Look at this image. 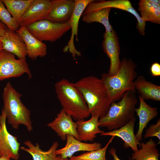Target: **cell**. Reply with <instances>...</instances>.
I'll return each mask as SVG.
<instances>
[{
	"instance_id": "484cf974",
	"label": "cell",
	"mask_w": 160,
	"mask_h": 160,
	"mask_svg": "<svg viewBox=\"0 0 160 160\" xmlns=\"http://www.w3.org/2000/svg\"><path fill=\"white\" fill-rule=\"evenodd\" d=\"M33 0H2L16 24L20 26L24 13Z\"/></svg>"
},
{
	"instance_id": "ffe728a7",
	"label": "cell",
	"mask_w": 160,
	"mask_h": 160,
	"mask_svg": "<svg viewBox=\"0 0 160 160\" xmlns=\"http://www.w3.org/2000/svg\"><path fill=\"white\" fill-rule=\"evenodd\" d=\"M99 118L92 116L88 120L84 119L78 120L76 122L80 141L93 142L96 137V135L104 132L99 128Z\"/></svg>"
},
{
	"instance_id": "5bb4252c",
	"label": "cell",
	"mask_w": 160,
	"mask_h": 160,
	"mask_svg": "<svg viewBox=\"0 0 160 160\" xmlns=\"http://www.w3.org/2000/svg\"><path fill=\"white\" fill-rule=\"evenodd\" d=\"M75 5L74 0L51 1V8L46 19L59 23H67L72 17Z\"/></svg>"
},
{
	"instance_id": "603a6c76",
	"label": "cell",
	"mask_w": 160,
	"mask_h": 160,
	"mask_svg": "<svg viewBox=\"0 0 160 160\" xmlns=\"http://www.w3.org/2000/svg\"><path fill=\"white\" fill-rule=\"evenodd\" d=\"M138 5L140 16L144 21L160 23V5L154 0H140Z\"/></svg>"
},
{
	"instance_id": "83f0119b",
	"label": "cell",
	"mask_w": 160,
	"mask_h": 160,
	"mask_svg": "<svg viewBox=\"0 0 160 160\" xmlns=\"http://www.w3.org/2000/svg\"><path fill=\"white\" fill-rule=\"evenodd\" d=\"M0 20L10 29L16 31L19 27L4 6L2 0H0Z\"/></svg>"
},
{
	"instance_id": "ac0fdd59",
	"label": "cell",
	"mask_w": 160,
	"mask_h": 160,
	"mask_svg": "<svg viewBox=\"0 0 160 160\" xmlns=\"http://www.w3.org/2000/svg\"><path fill=\"white\" fill-rule=\"evenodd\" d=\"M66 143L65 146L57 149L55 153L62 158L71 157L75 152L81 151H89L96 150L102 148V145L99 142L87 143L81 142L70 135H67Z\"/></svg>"
},
{
	"instance_id": "836d02e7",
	"label": "cell",
	"mask_w": 160,
	"mask_h": 160,
	"mask_svg": "<svg viewBox=\"0 0 160 160\" xmlns=\"http://www.w3.org/2000/svg\"><path fill=\"white\" fill-rule=\"evenodd\" d=\"M57 157V160H70L68 159L67 158H62L60 155H58Z\"/></svg>"
},
{
	"instance_id": "f1b7e54d",
	"label": "cell",
	"mask_w": 160,
	"mask_h": 160,
	"mask_svg": "<svg viewBox=\"0 0 160 160\" xmlns=\"http://www.w3.org/2000/svg\"><path fill=\"white\" fill-rule=\"evenodd\" d=\"M157 137L159 140L158 144L160 143V119H159L155 124L151 125L146 130L144 135V138L150 137Z\"/></svg>"
},
{
	"instance_id": "6da1fadb",
	"label": "cell",
	"mask_w": 160,
	"mask_h": 160,
	"mask_svg": "<svg viewBox=\"0 0 160 160\" xmlns=\"http://www.w3.org/2000/svg\"><path fill=\"white\" fill-rule=\"evenodd\" d=\"M75 84L81 93L90 115L99 119L104 116L112 102L101 79L90 76L81 79Z\"/></svg>"
},
{
	"instance_id": "ba28073f",
	"label": "cell",
	"mask_w": 160,
	"mask_h": 160,
	"mask_svg": "<svg viewBox=\"0 0 160 160\" xmlns=\"http://www.w3.org/2000/svg\"><path fill=\"white\" fill-rule=\"evenodd\" d=\"M105 8H114L126 11L133 15L137 20V28L140 35L144 36L145 22L133 7L130 2L128 0H111L96 1L93 0L87 5L82 16L93 11Z\"/></svg>"
},
{
	"instance_id": "cb8c5ba5",
	"label": "cell",
	"mask_w": 160,
	"mask_h": 160,
	"mask_svg": "<svg viewBox=\"0 0 160 160\" xmlns=\"http://www.w3.org/2000/svg\"><path fill=\"white\" fill-rule=\"evenodd\" d=\"M111 8H105L96 9L82 16V20L87 23L98 22L103 24L105 29V32L111 36L114 30L109 20Z\"/></svg>"
},
{
	"instance_id": "8992f818",
	"label": "cell",
	"mask_w": 160,
	"mask_h": 160,
	"mask_svg": "<svg viewBox=\"0 0 160 160\" xmlns=\"http://www.w3.org/2000/svg\"><path fill=\"white\" fill-rule=\"evenodd\" d=\"M25 26L30 33L42 42H54L71 29L69 21L65 23H59L46 19L36 21Z\"/></svg>"
},
{
	"instance_id": "8fae6325",
	"label": "cell",
	"mask_w": 160,
	"mask_h": 160,
	"mask_svg": "<svg viewBox=\"0 0 160 160\" xmlns=\"http://www.w3.org/2000/svg\"><path fill=\"white\" fill-rule=\"evenodd\" d=\"M75 5L73 13L69 20L71 30L70 39L63 49V51L66 52H69L73 58L76 60V56H80L81 53L76 48L74 43V37L76 40L79 41L78 37V26L79 21L85 9L88 4L93 0H75Z\"/></svg>"
},
{
	"instance_id": "5b68a950",
	"label": "cell",
	"mask_w": 160,
	"mask_h": 160,
	"mask_svg": "<svg viewBox=\"0 0 160 160\" xmlns=\"http://www.w3.org/2000/svg\"><path fill=\"white\" fill-rule=\"evenodd\" d=\"M3 108L8 123L13 129H17L20 125L25 126L29 132L33 129L31 112L22 102V95L9 82L6 84L2 93Z\"/></svg>"
},
{
	"instance_id": "4dcf8cb0",
	"label": "cell",
	"mask_w": 160,
	"mask_h": 160,
	"mask_svg": "<svg viewBox=\"0 0 160 160\" xmlns=\"http://www.w3.org/2000/svg\"><path fill=\"white\" fill-rule=\"evenodd\" d=\"M109 152L110 155L112 156L114 160H121L118 156L116 154V149L114 148H112L109 151ZM129 160H131V159Z\"/></svg>"
},
{
	"instance_id": "7402d4cb",
	"label": "cell",
	"mask_w": 160,
	"mask_h": 160,
	"mask_svg": "<svg viewBox=\"0 0 160 160\" xmlns=\"http://www.w3.org/2000/svg\"><path fill=\"white\" fill-rule=\"evenodd\" d=\"M24 144L28 148L21 146L20 149L28 153L32 156L33 160H57L55 151L58 145L57 141L54 142L50 148L47 151H43L36 143L34 145L29 140L25 141Z\"/></svg>"
},
{
	"instance_id": "7c38bea8",
	"label": "cell",
	"mask_w": 160,
	"mask_h": 160,
	"mask_svg": "<svg viewBox=\"0 0 160 160\" xmlns=\"http://www.w3.org/2000/svg\"><path fill=\"white\" fill-rule=\"evenodd\" d=\"M103 38L102 47L104 52L110 60V68L107 73L111 76L117 72L120 66V48L119 38L114 30L111 36L108 35L105 32Z\"/></svg>"
},
{
	"instance_id": "e575fe53",
	"label": "cell",
	"mask_w": 160,
	"mask_h": 160,
	"mask_svg": "<svg viewBox=\"0 0 160 160\" xmlns=\"http://www.w3.org/2000/svg\"><path fill=\"white\" fill-rule=\"evenodd\" d=\"M3 50L2 44L0 40V52Z\"/></svg>"
},
{
	"instance_id": "d590c367",
	"label": "cell",
	"mask_w": 160,
	"mask_h": 160,
	"mask_svg": "<svg viewBox=\"0 0 160 160\" xmlns=\"http://www.w3.org/2000/svg\"><path fill=\"white\" fill-rule=\"evenodd\" d=\"M1 115L0 114V130H1Z\"/></svg>"
},
{
	"instance_id": "9a60e30c",
	"label": "cell",
	"mask_w": 160,
	"mask_h": 160,
	"mask_svg": "<svg viewBox=\"0 0 160 160\" xmlns=\"http://www.w3.org/2000/svg\"><path fill=\"white\" fill-rule=\"evenodd\" d=\"M0 40L3 50L14 54L18 59L26 60L27 56L25 44L21 37L15 31L8 28Z\"/></svg>"
},
{
	"instance_id": "d6a6232c",
	"label": "cell",
	"mask_w": 160,
	"mask_h": 160,
	"mask_svg": "<svg viewBox=\"0 0 160 160\" xmlns=\"http://www.w3.org/2000/svg\"><path fill=\"white\" fill-rule=\"evenodd\" d=\"M11 158L9 156H3L0 157V160H11Z\"/></svg>"
},
{
	"instance_id": "52a82bcc",
	"label": "cell",
	"mask_w": 160,
	"mask_h": 160,
	"mask_svg": "<svg viewBox=\"0 0 160 160\" xmlns=\"http://www.w3.org/2000/svg\"><path fill=\"white\" fill-rule=\"evenodd\" d=\"M25 73L29 79L32 78L26 60L16 59L14 54L5 50L0 52V81L19 77Z\"/></svg>"
},
{
	"instance_id": "30bf717a",
	"label": "cell",
	"mask_w": 160,
	"mask_h": 160,
	"mask_svg": "<svg viewBox=\"0 0 160 160\" xmlns=\"http://www.w3.org/2000/svg\"><path fill=\"white\" fill-rule=\"evenodd\" d=\"M47 125L54 130L62 140H65L67 135H70L80 141L76 123L73 121L71 116L66 113L62 108L54 120Z\"/></svg>"
},
{
	"instance_id": "277c9868",
	"label": "cell",
	"mask_w": 160,
	"mask_h": 160,
	"mask_svg": "<svg viewBox=\"0 0 160 160\" xmlns=\"http://www.w3.org/2000/svg\"><path fill=\"white\" fill-rule=\"evenodd\" d=\"M136 92H125L120 100L112 102L106 114L99 119V127H106L111 131L119 129L135 117L137 103Z\"/></svg>"
},
{
	"instance_id": "d6986e66",
	"label": "cell",
	"mask_w": 160,
	"mask_h": 160,
	"mask_svg": "<svg viewBox=\"0 0 160 160\" xmlns=\"http://www.w3.org/2000/svg\"><path fill=\"white\" fill-rule=\"evenodd\" d=\"M140 105L135 111L139 117V127L135 135L137 140L140 142L142 139V134L148 122L156 117L158 114V108L151 107L147 104L140 96H139Z\"/></svg>"
},
{
	"instance_id": "e0dca14e",
	"label": "cell",
	"mask_w": 160,
	"mask_h": 160,
	"mask_svg": "<svg viewBox=\"0 0 160 160\" xmlns=\"http://www.w3.org/2000/svg\"><path fill=\"white\" fill-rule=\"evenodd\" d=\"M136 120V117H134L121 128L108 132L104 131L100 134V135L116 136L120 138L124 142V147H130L133 152H136L138 150L137 145H140V143L136 139L134 132Z\"/></svg>"
},
{
	"instance_id": "3957f363",
	"label": "cell",
	"mask_w": 160,
	"mask_h": 160,
	"mask_svg": "<svg viewBox=\"0 0 160 160\" xmlns=\"http://www.w3.org/2000/svg\"><path fill=\"white\" fill-rule=\"evenodd\" d=\"M55 87L62 108L72 119L77 121L89 116L87 104L75 83L63 79L55 83Z\"/></svg>"
},
{
	"instance_id": "2e32d148",
	"label": "cell",
	"mask_w": 160,
	"mask_h": 160,
	"mask_svg": "<svg viewBox=\"0 0 160 160\" xmlns=\"http://www.w3.org/2000/svg\"><path fill=\"white\" fill-rule=\"evenodd\" d=\"M16 32L23 39L26 45L27 56L30 58L34 60L38 57H44L47 55L46 44L33 36L25 26H20Z\"/></svg>"
},
{
	"instance_id": "1f68e13d",
	"label": "cell",
	"mask_w": 160,
	"mask_h": 160,
	"mask_svg": "<svg viewBox=\"0 0 160 160\" xmlns=\"http://www.w3.org/2000/svg\"><path fill=\"white\" fill-rule=\"evenodd\" d=\"M7 27L0 20V37L3 36Z\"/></svg>"
},
{
	"instance_id": "44dd1931",
	"label": "cell",
	"mask_w": 160,
	"mask_h": 160,
	"mask_svg": "<svg viewBox=\"0 0 160 160\" xmlns=\"http://www.w3.org/2000/svg\"><path fill=\"white\" fill-rule=\"evenodd\" d=\"M136 92L144 100L160 101V86L146 80L143 75H140L134 81Z\"/></svg>"
},
{
	"instance_id": "4316f807",
	"label": "cell",
	"mask_w": 160,
	"mask_h": 160,
	"mask_svg": "<svg viewBox=\"0 0 160 160\" xmlns=\"http://www.w3.org/2000/svg\"><path fill=\"white\" fill-rule=\"evenodd\" d=\"M115 137L112 136L105 146L103 148L95 151H88L79 156H72L70 160H107L105 157L107 149Z\"/></svg>"
},
{
	"instance_id": "f546056e",
	"label": "cell",
	"mask_w": 160,
	"mask_h": 160,
	"mask_svg": "<svg viewBox=\"0 0 160 160\" xmlns=\"http://www.w3.org/2000/svg\"><path fill=\"white\" fill-rule=\"evenodd\" d=\"M151 74L153 76H160V64L159 63L155 62L153 63L150 68Z\"/></svg>"
},
{
	"instance_id": "d4e9b609",
	"label": "cell",
	"mask_w": 160,
	"mask_h": 160,
	"mask_svg": "<svg viewBox=\"0 0 160 160\" xmlns=\"http://www.w3.org/2000/svg\"><path fill=\"white\" fill-rule=\"evenodd\" d=\"M157 145L152 138L145 143H141V148L133 152L131 160H159L160 154Z\"/></svg>"
},
{
	"instance_id": "7a4b0ae2",
	"label": "cell",
	"mask_w": 160,
	"mask_h": 160,
	"mask_svg": "<svg viewBox=\"0 0 160 160\" xmlns=\"http://www.w3.org/2000/svg\"><path fill=\"white\" fill-rule=\"evenodd\" d=\"M137 65L130 59L124 57L120 61L119 68L112 76L102 74V80L112 102L120 100L124 94L129 91L136 92L134 81L137 77Z\"/></svg>"
},
{
	"instance_id": "4fadbf2b",
	"label": "cell",
	"mask_w": 160,
	"mask_h": 160,
	"mask_svg": "<svg viewBox=\"0 0 160 160\" xmlns=\"http://www.w3.org/2000/svg\"><path fill=\"white\" fill-rule=\"evenodd\" d=\"M51 1L33 0L22 18L20 26H26L46 19L50 11Z\"/></svg>"
},
{
	"instance_id": "9c48e42d",
	"label": "cell",
	"mask_w": 160,
	"mask_h": 160,
	"mask_svg": "<svg viewBox=\"0 0 160 160\" xmlns=\"http://www.w3.org/2000/svg\"><path fill=\"white\" fill-rule=\"evenodd\" d=\"M1 128L0 130V157L9 156L14 160H18L20 143L17 137L12 135L7 131L5 113L2 109L1 113Z\"/></svg>"
}]
</instances>
